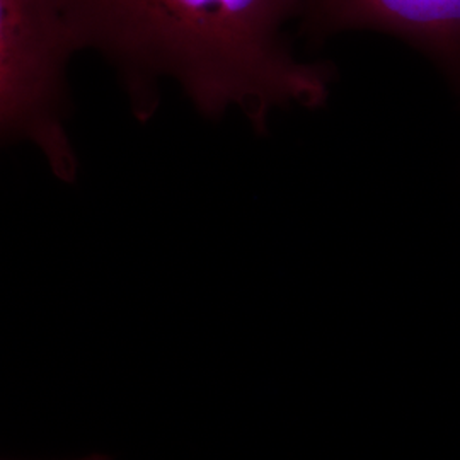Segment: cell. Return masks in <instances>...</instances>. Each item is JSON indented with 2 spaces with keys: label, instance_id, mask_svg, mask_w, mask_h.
Returning a JSON list of instances; mask_svg holds the SVG:
<instances>
[{
  "label": "cell",
  "instance_id": "obj_1",
  "mask_svg": "<svg viewBox=\"0 0 460 460\" xmlns=\"http://www.w3.org/2000/svg\"><path fill=\"white\" fill-rule=\"evenodd\" d=\"M77 49L113 66L146 123L176 84L207 118L239 113L256 133L275 111L326 102L331 70L296 60L285 26L302 0H64Z\"/></svg>",
  "mask_w": 460,
  "mask_h": 460
},
{
  "label": "cell",
  "instance_id": "obj_2",
  "mask_svg": "<svg viewBox=\"0 0 460 460\" xmlns=\"http://www.w3.org/2000/svg\"><path fill=\"white\" fill-rule=\"evenodd\" d=\"M79 51L64 0H0V133L30 144L66 184L79 176L66 132V66Z\"/></svg>",
  "mask_w": 460,
  "mask_h": 460
},
{
  "label": "cell",
  "instance_id": "obj_3",
  "mask_svg": "<svg viewBox=\"0 0 460 460\" xmlns=\"http://www.w3.org/2000/svg\"><path fill=\"white\" fill-rule=\"evenodd\" d=\"M313 36L368 30L421 49L460 85V0H302Z\"/></svg>",
  "mask_w": 460,
  "mask_h": 460
},
{
  "label": "cell",
  "instance_id": "obj_4",
  "mask_svg": "<svg viewBox=\"0 0 460 460\" xmlns=\"http://www.w3.org/2000/svg\"><path fill=\"white\" fill-rule=\"evenodd\" d=\"M79 460H111L108 456H101V454H94V456H89V457H84Z\"/></svg>",
  "mask_w": 460,
  "mask_h": 460
}]
</instances>
